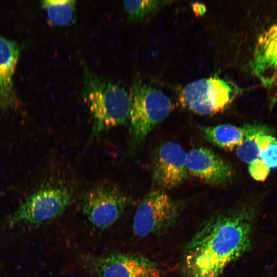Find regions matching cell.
Masks as SVG:
<instances>
[{"instance_id": "cell-1", "label": "cell", "mask_w": 277, "mask_h": 277, "mask_svg": "<svg viewBox=\"0 0 277 277\" xmlns=\"http://www.w3.org/2000/svg\"><path fill=\"white\" fill-rule=\"evenodd\" d=\"M256 211L242 205L207 222L193 236L184 254V277H219L250 250Z\"/></svg>"}, {"instance_id": "cell-2", "label": "cell", "mask_w": 277, "mask_h": 277, "mask_svg": "<svg viewBox=\"0 0 277 277\" xmlns=\"http://www.w3.org/2000/svg\"><path fill=\"white\" fill-rule=\"evenodd\" d=\"M81 95L93 117L91 140L128 120L129 93L123 87L100 77L85 65Z\"/></svg>"}, {"instance_id": "cell-3", "label": "cell", "mask_w": 277, "mask_h": 277, "mask_svg": "<svg viewBox=\"0 0 277 277\" xmlns=\"http://www.w3.org/2000/svg\"><path fill=\"white\" fill-rule=\"evenodd\" d=\"M129 94V149L131 153L152 129L167 117L173 105L162 91L140 79L133 81Z\"/></svg>"}, {"instance_id": "cell-4", "label": "cell", "mask_w": 277, "mask_h": 277, "mask_svg": "<svg viewBox=\"0 0 277 277\" xmlns=\"http://www.w3.org/2000/svg\"><path fill=\"white\" fill-rule=\"evenodd\" d=\"M73 194L65 185L45 183L32 189L9 219L11 226H36L61 215Z\"/></svg>"}, {"instance_id": "cell-5", "label": "cell", "mask_w": 277, "mask_h": 277, "mask_svg": "<svg viewBox=\"0 0 277 277\" xmlns=\"http://www.w3.org/2000/svg\"><path fill=\"white\" fill-rule=\"evenodd\" d=\"M240 91L233 83L211 76L186 85L180 99L184 107L196 114L214 115L231 104Z\"/></svg>"}, {"instance_id": "cell-6", "label": "cell", "mask_w": 277, "mask_h": 277, "mask_svg": "<svg viewBox=\"0 0 277 277\" xmlns=\"http://www.w3.org/2000/svg\"><path fill=\"white\" fill-rule=\"evenodd\" d=\"M176 203L164 192H148L139 204L133 219V231L140 238L159 232L172 225L178 216Z\"/></svg>"}, {"instance_id": "cell-7", "label": "cell", "mask_w": 277, "mask_h": 277, "mask_svg": "<svg viewBox=\"0 0 277 277\" xmlns=\"http://www.w3.org/2000/svg\"><path fill=\"white\" fill-rule=\"evenodd\" d=\"M129 203L126 194L114 185L95 186L87 191L83 199V210L87 219L96 228L112 225L123 213Z\"/></svg>"}, {"instance_id": "cell-8", "label": "cell", "mask_w": 277, "mask_h": 277, "mask_svg": "<svg viewBox=\"0 0 277 277\" xmlns=\"http://www.w3.org/2000/svg\"><path fill=\"white\" fill-rule=\"evenodd\" d=\"M250 67L267 89L273 105L277 101V21L258 37Z\"/></svg>"}, {"instance_id": "cell-9", "label": "cell", "mask_w": 277, "mask_h": 277, "mask_svg": "<svg viewBox=\"0 0 277 277\" xmlns=\"http://www.w3.org/2000/svg\"><path fill=\"white\" fill-rule=\"evenodd\" d=\"M187 153L179 144L165 143L156 150L152 163V179L160 187L171 189L182 184L188 172Z\"/></svg>"}, {"instance_id": "cell-10", "label": "cell", "mask_w": 277, "mask_h": 277, "mask_svg": "<svg viewBox=\"0 0 277 277\" xmlns=\"http://www.w3.org/2000/svg\"><path fill=\"white\" fill-rule=\"evenodd\" d=\"M186 167L188 174L210 184L226 183L234 174L229 164L212 150L203 147L193 148L187 153Z\"/></svg>"}, {"instance_id": "cell-11", "label": "cell", "mask_w": 277, "mask_h": 277, "mask_svg": "<svg viewBox=\"0 0 277 277\" xmlns=\"http://www.w3.org/2000/svg\"><path fill=\"white\" fill-rule=\"evenodd\" d=\"M95 277H160L156 266L149 259L137 254L115 253L98 260Z\"/></svg>"}, {"instance_id": "cell-12", "label": "cell", "mask_w": 277, "mask_h": 277, "mask_svg": "<svg viewBox=\"0 0 277 277\" xmlns=\"http://www.w3.org/2000/svg\"><path fill=\"white\" fill-rule=\"evenodd\" d=\"M21 53L19 45L15 41L0 35V110L17 109L13 78Z\"/></svg>"}, {"instance_id": "cell-13", "label": "cell", "mask_w": 277, "mask_h": 277, "mask_svg": "<svg viewBox=\"0 0 277 277\" xmlns=\"http://www.w3.org/2000/svg\"><path fill=\"white\" fill-rule=\"evenodd\" d=\"M202 132L209 142L229 151L240 146L245 138L243 127L231 124L203 127Z\"/></svg>"}, {"instance_id": "cell-14", "label": "cell", "mask_w": 277, "mask_h": 277, "mask_svg": "<svg viewBox=\"0 0 277 277\" xmlns=\"http://www.w3.org/2000/svg\"><path fill=\"white\" fill-rule=\"evenodd\" d=\"M243 128L245 138L242 143L236 148V154L240 160L249 165L260 159L258 136L261 134H270L271 130L261 124H247Z\"/></svg>"}, {"instance_id": "cell-15", "label": "cell", "mask_w": 277, "mask_h": 277, "mask_svg": "<svg viewBox=\"0 0 277 277\" xmlns=\"http://www.w3.org/2000/svg\"><path fill=\"white\" fill-rule=\"evenodd\" d=\"M75 3L73 0H44L42 2V7L51 24L63 26L75 20Z\"/></svg>"}, {"instance_id": "cell-16", "label": "cell", "mask_w": 277, "mask_h": 277, "mask_svg": "<svg viewBox=\"0 0 277 277\" xmlns=\"http://www.w3.org/2000/svg\"><path fill=\"white\" fill-rule=\"evenodd\" d=\"M168 1H125L123 2L128 22L142 20L156 12Z\"/></svg>"}, {"instance_id": "cell-17", "label": "cell", "mask_w": 277, "mask_h": 277, "mask_svg": "<svg viewBox=\"0 0 277 277\" xmlns=\"http://www.w3.org/2000/svg\"><path fill=\"white\" fill-rule=\"evenodd\" d=\"M270 168L261 159H258L248 165V171L255 181L263 182L268 177Z\"/></svg>"}, {"instance_id": "cell-18", "label": "cell", "mask_w": 277, "mask_h": 277, "mask_svg": "<svg viewBox=\"0 0 277 277\" xmlns=\"http://www.w3.org/2000/svg\"><path fill=\"white\" fill-rule=\"evenodd\" d=\"M260 158L270 168H277V143L272 144L262 151Z\"/></svg>"}, {"instance_id": "cell-19", "label": "cell", "mask_w": 277, "mask_h": 277, "mask_svg": "<svg viewBox=\"0 0 277 277\" xmlns=\"http://www.w3.org/2000/svg\"><path fill=\"white\" fill-rule=\"evenodd\" d=\"M192 9L193 12L196 14V15H202L206 11L205 6L199 3H194L192 5Z\"/></svg>"}]
</instances>
